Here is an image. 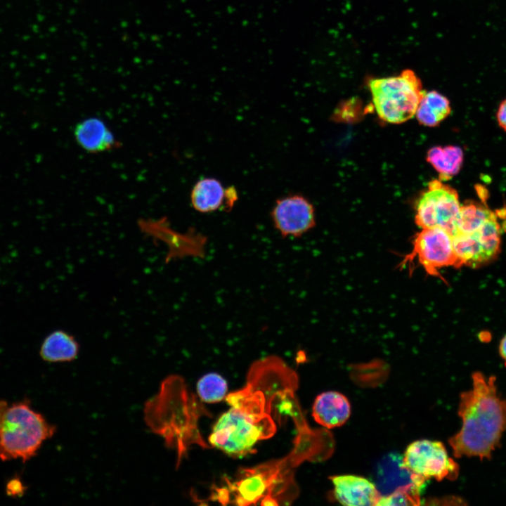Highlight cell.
Wrapping results in <instances>:
<instances>
[{
  "label": "cell",
  "mask_w": 506,
  "mask_h": 506,
  "mask_svg": "<svg viewBox=\"0 0 506 506\" xmlns=\"http://www.w3.org/2000/svg\"><path fill=\"white\" fill-rule=\"evenodd\" d=\"M249 376L246 387L227 396L231 408L220 417L209 437L210 444L233 458L252 453L259 441L274 434L272 403L285 388L280 375L266 364L254 363Z\"/></svg>",
  "instance_id": "obj_1"
},
{
  "label": "cell",
  "mask_w": 506,
  "mask_h": 506,
  "mask_svg": "<svg viewBox=\"0 0 506 506\" xmlns=\"http://www.w3.org/2000/svg\"><path fill=\"white\" fill-rule=\"evenodd\" d=\"M472 388L460 394V430L448 440L453 455L490 459L506 430V400L498 394L495 377L472 375Z\"/></svg>",
  "instance_id": "obj_2"
},
{
  "label": "cell",
  "mask_w": 506,
  "mask_h": 506,
  "mask_svg": "<svg viewBox=\"0 0 506 506\" xmlns=\"http://www.w3.org/2000/svg\"><path fill=\"white\" fill-rule=\"evenodd\" d=\"M56 427L34 410L28 399L9 403L0 400V460L23 462L37 455Z\"/></svg>",
  "instance_id": "obj_3"
},
{
  "label": "cell",
  "mask_w": 506,
  "mask_h": 506,
  "mask_svg": "<svg viewBox=\"0 0 506 506\" xmlns=\"http://www.w3.org/2000/svg\"><path fill=\"white\" fill-rule=\"evenodd\" d=\"M368 86L378 116L392 124L412 118L425 93L420 78L409 69L397 76L370 79Z\"/></svg>",
  "instance_id": "obj_4"
},
{
  "label": "cell",
  "mask_w": 506,
  "mask_h": 506,
  "mask_svg": "<svg viewBox=\"0 0 506 506\" xmlns=\"http://www.w3.org/2000/svg\"><path fill=\"white\" fill-rule=\"evenodd\" d=\"M460 205L454 188L441 180H432L417 203L415 222L421 228H442L453 236Z\"/></svg>",
  "instance_id": "obj_5"
},
{
  "label": "cell",
  "mask_w": 506,
  "mask_h": 506,
  "mask_svg": "<svg viewBox=\"0 0 506 506\" xmlns=\"http://www.w3.org/2000/svg\"><path fill=\"white\" fill-rule=\"evenodd\" d=\"M403 466L423 482L430 479L455 480L459 465L440 441L422 439L411 443L403 456Z\"/></svg>",
  "instance_id": "obj_6"
},
{
  "label": "cell",
  "mask_w": 506,
  "mask_h": 506,
  "mask_svg": "<svg viewBox=\"0 0 506 506\" xmlns=\"http://www.w3.org/2000/svg\"><path fill=\"white\" fill-rule=\"evenodd\" d=\"M502 231L497 214L493 213L477 230L452 236L458 268L478 267L493 259L500 252Z\"/></svg>",
  "instance_id": "obj_7"
},
{
  "label": "cell",
  "mask_w": 506,
  "mask_h": 506,
  "mask_svg": "<svg viewBox=\"0 0 506 506\" xmlns=\"http://www.w3.org/2000/svg\"><path fill=\"white\" fill-rule=\"evenodd\" d=\"M413 249L404 261L417 258L430 275L439 276V269L453 266L458 268L452 236L442 228H422L415 237Z\"/></svg>",
  "instance_id": "obj_8"
},
{
  "label": "cell",
  "mask_w": 506,
  "mask_h": 506,
  "mask_svg": "<svg viewBox=\"0 0 506 506\" xmlns=\"http://www.w3.org/2000/svg\"><path fill=\"white\" fill-rule=\"evenodd\" d=\"M280 466L281 462H276L242 469L238 479L228 484L229 496L233 494L235 503L239 505L256 504L266 495L273 497L274 488L283 481Z\"/></svg>",
  "instance_id": "obj_9"
},
{
  "label": "cell",
  "mask_w": 506,
  "mask_h": 506,
  "mask_svg": "<svg viewBox=\"0 0 506 506\" xmlns=\"http://www.w3.org/2000/svg\"><path fill=\"white\" fill-rule=\"evenodd\" d=\"M271 216L275 228L283 237H300L315 226L313 205L299 194L278 199Z\"/></svg>",
  "instance_id": "obj_10"
},
{
  "label": "cell",
  "mask_w": 506,
  "mask_h": 506,
  "mask_svg": "<svg viewBox=\"0 0 506 506\" xmlns=\"http://www.w3.org/2000/svg\"><path fill=\"white\" fill-rule=\"evenodd\" d=\"M142 232L166 242L169 250L166 258L184 256L202 257L205 254L207 238L195 231L182 234L174 231L166 217L159 219H140L138 223Z\"/></svg>",
  "instance_id": "obj_11"
},
{
  "label": "cell",
  "mask_w": 506,
  "mask_h": 506,
  "mask_svg": "<svg viewBox=\"0 0 506 506\" xmlns=\"http://www.w3.org/2000/svg\"><path fill=\"white\" fill-rule=\"evenodd\" d=\"M333 494L342 505L350 506L377 505L381 496L377 486L368 479L356 475L330 477Z\"/></svg>",
  "instance_id": "obj_12"
},
{
  "label": "cell",
  "mask_w": 506,
  "mask_h": 506,
  "mask_svg": "<svg viewBox=\"0 0 506 506\" xmlns=\"http://www.w3.org/2000/svg\"><path fill=\"white\" fill-rule=\"evenodd\" d=\"M237 199L233 188H225L214 178H204L193 186L190 193L193 208L200 213L214 212L220 208L230 209Z\"/></svg>",
  "instance_id": "obj_13"
},
{
  "label": "cell",
  "mask_w": 506,
  "mask_h": 506,
  "mask_svg": "<svg viewBox=\"0 0 506 506\" xmlns=\"http://www.w3.org/2000/svg\"><path fill=\"white\" fill-rule=\"evenodd\" d=\"M376 479L377 488L382 495L411 484L422 488L425 484L403 466V457L395 453L387 455L379 462Z\"/></svg>",
  "instance_id": "obj_14"
},
{
  "label": "cell",
  "mask_w": 506,
  "mask_h": 506,
  "mask_svg": "<svg viewBox=\"0 0 506 506\" xmlns=\"http://www.w3.org/2000/svg\"><path fill=\"white\" fill-rule=\"evenodd\" d=\"M76 141L85 151L98 153L118 148L119 143L105 122L91 117L79 122L74 131Z\"/></svg>",
  "instance_id": "obj_15"
},
{
  "label": "cell",
  "mask_w": 506,
  "mask_h": 506,
  "mask_svg": "<svg viewBox=\"0 0 506 506\" xmlns=\"http://www.w3.org/2000/svg\"><path fill=\"white\" fill-rule=\"evenodd\" d=\"M351 413L348 398L337 391H327L319 394L313 403L312 415L319 424L335 428L344 424Z\"/></svg>",
  "instance_id": "obj_16"
},
{
  "label": "cell",
  "mask_w": 506,
  "mask_h": 506,
  "mask_svg": "<svg viewBox=\"0 0 506 506\" xmlns=\"http://www.w3.org/2000/svg\"><path fill=\"white\" fill-rule=\"evenodd\" d=\"M79 350V343L73 335L57 330L44 339L39 354L44 361L49 363L70 362L77 357Z\"/></svg>",
  "instance_id": "obj_17"
},
{
  "label": "cell",
  "mask_w": 506,
  "mask_h": 506,
  "mask_svg": "<svg viewBox=\"0 0 506 506\" xmlns=\"http://www.w3.org/2000/svg\"><path fill=\"white\" fill-rule=\"evenodd\" d=\"M427 160L439 174V180L443 181L459 172L463 162V152L458 146H436L428 151Z\"/></svg>",
  "instance_id": "obj_18"
},
{
  "label": "cell",
  "mask_w": 506,
  "mask_h": 506,
  "mask_svg": "<svg viewBox=\"0 0 506 506\" xmlns=\"http://www.w3.org/2000/svg\"><path fill=\"white\" fill-rule=\"evenodd\" d=\"M450 112V102L446 97L436 91L424 93L415 115L419 122L427 126H434Z\"/></svg>",
  "instance_id": "obj_19"
},
{
  "label": "cell",
  "mask_w": 506,
  "mask_h": 506,
  "mask_svg": "<svg viewBox=\"0 0 506 506\" xmlns=\"http://www.w3.org/2000/svg\"><path fill=\"white\" fill-rule=\"evenodd\" d=\"M493 213L482 203L470 201L461 205L454 235L477 230Z\"/></svg>",
  "instance_id": "obj_20"
},
{
  "label": "cell",
  "mask_w": 506,
  "mask_h": 506,
  "mask_svg": "<svg viewBox=\"0 0 506 506\" xmlns=\"http://www.w3.org/2000/svg\"><path fill=\"white\" fill-rule=\"evenodd\" d=\"M227 389L226 380L216 373L205 375L197 384L198 396L205 403L221 401L225 398Z\"/></svg>",
  "instance_id": "obj_21"
},
{
  "label": "cell",
  "mask_w": 506,
  "mask_h": 506,
  "mask_svg": "<svg viewBox=\"0 0 506 506\" xmlns=\"http://www.w3.org/2000/svg\"><path fill=\"white\" fill-rule=\"evenodd\" d=\"M422 488L411 484L380 496L377 505H420Z\"/></svg>",
  "instance_id": "obj_22"
},
{
  "label": "cell",
  "mask_w": 506,
  "mask_h": 506,
  "mask_svg": "<svg viewBox=\"0 0 506 506\" xmlns=\"http://www.w3.org/2000/svg\"><path fill=\"white\" fill-rule=\"evenodd\" d=\"M26 487L22 480L18 477L11 479L6 484V493L7 495L12 498L21 497L26 491Z\"/></svg>",
  "instance_id": "obj_23"
},
{
  "label": "cell",
  "mask_w": 506,
  "mask_h": 506,
  "mask_svg": "<svg viewBox=\"0 0 506 506\" xmlns=\"http://www.w3.org/2000/svg\"><path fill=\"white\" fill-rule=\"evenodd\" d=\"M497 119L500 126L506 131V99L500 103L498 108Z\"/></svg>",
  "instance_id": "obj_24"
},
{
  "label": "cell",
  "mask_w": 506,
  "mask_h": 506,
  "mask_svg": "<svg viewBox=\"0 0 506 506\" xmlns=\"http://www.w3.org/2000/svg\"><path fill=\"white\" fill-rule=\"evenodd\" d=\"M278 500L271 495H266L262 498L261 505H278Z\"/></svg>",
  "instance_id": "obj_25"
},
{
  "label": "cell",
  "mask_w": 506,
  "mask_h": 506,
  "mask_svg": "<svg viewBox=\"0 0 506 506\" xmlns=\"http://www.w3.org/2000/svg\"><path fill=\"white\" fill-rule=\"evenodd\" d=\"M500 354L502 359L505 361V363L506 365V335L502 339L500 344Z\"/></svg>",
  "instance_id": "obj_26"
}]
</instances>
